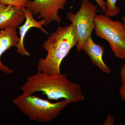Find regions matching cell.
<instances>
[{
  "label": "cell",
  "mask_w": 125,
  "mask_h": 125,
  "mask_svg": "<svg viewBox=\"0 0 125 125\" xmlns=\"http://www.w3.org/2000/svg\"><path fill=\"white\" fill-rule=\"evenodd\" d=\"M23 93L33 94L41 92L48 99H64L72 103L81 102L85 98L81 86L69 80L65 74H47L38 71L28 76L20 87Z\"/></svg>",
  "instance_id": "1"
},
{
  "label": "cell",
  "mask_w": 125,
  "mask_h": 125,
  "mask_svg": "<svg viewBox=\"0 0 125 125\" xmlns=\"http://www.w3.org/2000/svg\"><path fill=\"white\" fill-rule=\"evenodd\" d=\"M77 43V36L71 24L64 27L59 26L43 44L47 56L39 61L38 71L49 74L61 73L62 60Z\"/></svg>",
  "instance_id": "2"
},
{
  "label": "cell",
  "mask_w": 125,
  "mask_h": 125,
  "mask_svg": "<svg viewBox=\"0 0 125 125\" xmlns=\"http://www.w3.org/2000/svg\"><path fill=\"white\" fill-rule=\"evenodd\" d=\"M12 102L22 113L31 120L40 123H47L53 120L59 115L62 109L71 103L65 99L52 103L32 94L23 93L12 99Z\"/></svg>",
  "instance_id": "3"
},
{
  "label": "cell",
  "mask_w": 125,
  "mask_h": 125,
  "mask_svg": "<svg viewBox=\"0 0 125 125\" xmlns=\"http://www.w3.org/2000/svg\"><path fill=\"white\" fill-rule=\"evenodd\" d=\"M94 24L96 36L107 41L116 57L125 60V29L122 23L100 14L96 16Z\"/></svg>",
  "instance_id": "4"
},
{
  "label": "cell",
  "mask_w": 125,
  "mask_h": 125,
  "mask_svg": "<svg viewBox=\"0 0 125 125\" xmlns=\"http://www.w3.org/2000/svg\"><path fill=\"white\" fill-rule=\"evenodd\" d=\"M89 0H83L80 8L76 14L69 12L67 14V19L71 22L77 36L78 43L76 47L78 52L81 51L84 42L91 36L95 28L94 20L97 15V6Z\"/></svg>",
  "instance_id": "5"
},
{
  "label": "cell",
  "mask_w": 125,
  "mask_h": 125,
  "mask_svg": "<svg viewBox=\"0 0 125 125\" xmlns=\"http://www.w3.org/2000/svg\"><path fill=\"white\" fill-rule=\"evenodd\" d=\"M67 0H30L26 9L37 15L36 19L44 20L46 25L53 22L60 24L62 21L58 12L64 10Z\"/></svg>",
  "instance_id": "6"
},
{
  "label": "cell",
  "mask_w": 125,
  "mask_h": 125,
  "mask_svg": "<svg viewBox=\"0 0 125 125\" xmlns=\"http://www.w3.org/2000/svg\"><path fill=\"white\" fill-rule=\"evenodd\" d=\"M25 17V22L23 25L18 27L19 30V39L17 45V52L21 55L29 57L30 54L25 49L24 44V41L28 31L31 28H35L40 29L46 34L48 35V32L43 27L46 25V21L44 20L36 21L33 18L32 12L26 9L22 10Z\"/></svg>",
  "instance_id": "7"
},
{
  "label": "cell",
  "mask_w": 125,
  "mask_h": 125,
  "mask_svg": "<svg viewBox=\"0 0 125 125\" xmlns=\"http://www.w3.org/2000/svg\"><path fill=\"white\" fill-rule=\"evenodd\" d=\"M19 39L17 28L10 27L0 30V71L6 74H13V70L2 64L1 57L2 54L12 47L16 48Z\"/></svg>",
  "instance_id": "8"
},
{
  "label": "cell",
  "mask_w": 125,
  "mask_h": 125,
  "mask_svg": "<svg viewBox=\"0 0 125 125\" xmlns=\"http://www.w3.org/2000/svg\"><path fill=\"white\" fill-rule=\"evenodd\" d=\"M25 19L22 10L0 3V30L10 27L18 28Z\"/></svg>",
  "instance_id": "9"
},
{
  "label": "cell",
  "mask_w": 125,
  "mask_h": 125,
  "mask_svg": "<svg viewBox=\"0 0 125 125\" xmlns=\"http://www.w3.org/2000/svg\"><path fill=\"white\" fill-rule=\"evenodd\" d=\"M81 50L88 55L93 64L100 70L105 73L109 74L111 73V70L106 64L103 59L104 47L101 45L95 43L92 36L87 38L84 42Z\"/></svg>",
  "instance_id": "10"
},
{
  "label": "cell",
  "mask_w": 125,
  "mask_h": 125,
  "mask_svg": "<svg viewBox=\"0 0 125 125\" xmlns=\"http://www.w3.org/2000/svg\"><path fill=\"white\" fill-rule=\"evenodd\" d=\"M107 10L105 12L104 15L108 17H113L118 15L120 12V7L117 6L116 4L117 0H106ZM125 1V0H124Z\"/></svg>",
  "instance_id": "11"
},
{
  "label": "cell",
  "mask_w": 125,
  "mask_h": 125,
  "mask_svg": "<svg viewBox=\"0 0 125 125\" xmlns=\"http://www.w3.org/2000/svg\"><path fill=\"white\" fill-rule=\"evenodd\" d=\"M31 0H1L0 3L13 6L21 10L26 9Z\"/></svg>",
  "instance_id": "12"
},
{
  "label": "cell",
  "mask_w": 125,
  "mask_h": 125,
  "mask_svg": "<svg viewBox=\"0 0 125 125\" xmlns=\"http://www.w3.org/2000/svg\"><path fill=\"white\" fill-rule=\"evenodd\" d=\"M120 75L122 84L119 90V94L121 99L125 102V63L121 68Z\"/></svg>",
  "instance_id": "13"
},
{
  "label": "cell",
  "mask_w": 125,
  "mask_h": 125,
  "mask_svg": "<svg viewBox=\"0 0 125 125\" xmlns=\"http://www.w3.org/2000/svg\"><path fill=\"white\" fill-rule=\"evenodd\" d=\"M99 7L104 12H105L107 10L106 2L104 0H95Z\"/></svg>",
  "instance_id": "14"
},
{
  "label": "cell",
  "mask_w": 125,
  "mask_h": 125,
  "mask_svg": "<svg viewBox=\"0 0 125 125\" xmlns=\"http://www.w3.org/2000/svg\"><path fill=\"white\" fill-rule=\"evenodd\" d=\"M115 122V118L111 114H108L107 119L104 122V125H113Z\"/></svg>",
  "instance_id": "15"
},
{
  "label": "cell",
  "mask_w": 125,
  "mask_h": 125,
  "mask_svg": "<svg viewBox=\"0 0 125 125\" xmlns=\"http://www.w3.org/2000/svg\"><path fill=\"white\" fill-rule=\"evenodd\" d=\"M122 22H123L122 23H123V26H124L125 29V16L122 17Z\"/></svg>",
  "instance_id": "16"
},
{
  "label": "cell",
  "mask_w": 125,
  "mask_h": 125,
  "mask_svg": "<svg viewBox=\"0 0 125 125\" xmlns=\"http://www.w3.org/2000/svg\"><path fill=\"white\" fill-rule=\"evenodd\" d=\"M1 0H0V2Z\"/></svg>",
  "instance_id": "17"
}]
</instances>
